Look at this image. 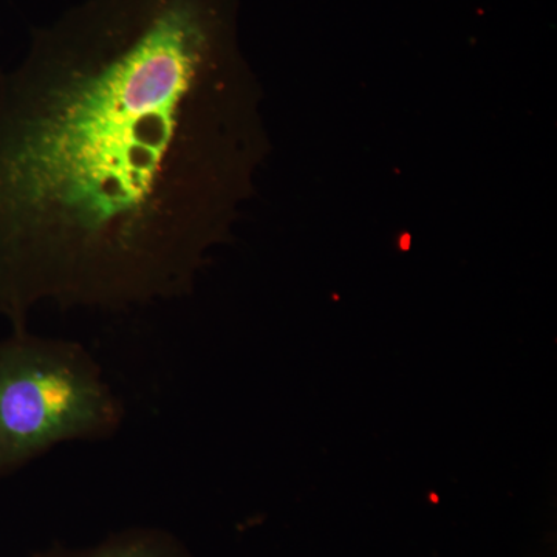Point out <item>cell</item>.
I'll return each instance as SVG.
<instances>
[{"label":"cell","instance_id":"7a4b0ae2","mask_svg":"<svg viewBox=\"0 0 557 557\" xmlns=\"http://www.w3.org/2000/svg\"><path fill=\"white\" fill-rule=\"evenodd\" d=\"M124 416L86 347L28 329L0 341V479L61 443L113 437Z\"/></svg>","mask_w":557,"mask_h":557},{"label":"cell","instance_id":"6da1fadb","mask_svg":"<svg viewBox=\"0 0 557 557\" xmlns=\"http://www.w3.org/2000/svg\"><path fill=\"white\" fill-rule=\"evenodd\" d=\"M237 0H79L0 65V318L188 296L262 157Z\"/></svg>","mask_w":557,"mask_h":557},{"label":"cell","instance_id":"3957f363","mask_svg":"<svg viewBox=\"0 0 557 557\" xmlns=\"http://www.w3.org/2000/svg\"><path fill=\"white\" fill-rule=\"evenodd\" d=\"M32 557H193L174 534L160 528H131L89 548L54 544Z\"/></svg>","mask_w":557,"mask_h":557}]
</instances>
